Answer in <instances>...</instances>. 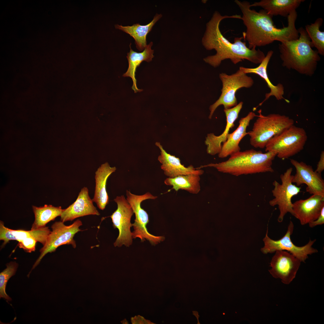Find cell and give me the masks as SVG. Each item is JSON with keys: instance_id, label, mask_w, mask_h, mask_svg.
Returning <instances> with one entry per match:
<instances>
[{"instance_id": "cell-1", "label": "cell", "mask_w": 324, "mask_h": 324, "mask_svg": "<svg viewBox=\"0 0 324 324\" xmlns=\"http://www.w3.org/2000/svg\"><path fill=\"white\" fill-rule=\"evenodd\" d=\"M240 15H222L218 11L213 13L210 20L206 24V30L202 39V43L207 50L214 49L216 53L203 59L206 63L216 68L219 66L222 61L230 59L234 64L246 59L255 64H260L265 56L259 49H251L246 45L242 39L243 37H236L232 43L222 34L220 29L221 21L226 18L240 19Z\"/></svg>"}, {"instance_id": "cell-2", "label": "cell", "mask_w": 324, "mask_h": 324, "mask_svg": "<svg viewBox=\"0 0 324 324\" xmlns=\"http://www.w3.org/2000/svg\"><path fill=\"white\" fill-rule=\"evenodd\" d=\"M234 2L242 14L241 20L246 27L242 37L248 42L249 49L265 46L274 41L281 43L298 38L299 33L295 26L297 16L296 10L287 16V26L278 28L274 24L273 16L264 10L258 12L251 9V4L248 1L235 0Z\"/></svg>"}, {"instance_id": "cell-3", "label": "cell", "mask_w": 324, "mask_h": 324, "mask_svg": "<svg viewBox=\"0 0 324 324\" xmlns=\"http://www.w3.org/2000/svg\"><path fill=\"white\" fill-rule=\"evenodd\" d=\"M298 30L300 34L298 39L279 44L282 65L300 74L311 76L320 58L317 50L312 49L313 46L305 30L302 27Z\"/></svg>"}, {"instance_id": "cell-4", "label": "cell", "mask_w": 324, "mask_h": 324, "mask_svg": "<svg viewBox=\"0 0 324 324\" xmlns=\"http://www.w3.org/2000/svg\"><path fill=\"white\" fill-rule=\"evenodd\" d=\"M272 152L263 153L253 149L237 152L227 160L201 166L197 169L212 167L220 172L236 176L266 172H273L272 161L276 156Z\"/></svg>"}, {"instance_id": "cell-5", "label": "cell", "mask_w": 324, "mask_h": 324, "mask_svg": "<svg viewBox=\"0 0 324 324\" xmlns=\"http://www.w3.org/2000/svg\"><path fill=\"white\" fill-rule=\"evenodd\" d=\"M258 112V118L248 134L250 144L254 148H265L270 139L294 124V120L286 116L274 113L264 116L261 110Z\"/></svg>"}, {"instance_id": "cell-6", "label": "cell", "mask_w": 324, "mask_h": 324, "mask_svg": "<svg viewBox=\"0 0 324 324\" xmlns=\"http://www.w3.org/2000/svg\"><path fill=\"white\" fill-rule=\"evenodd\" d=\"M307 138L304 128L294 124L270 139L266 145L265 151L275 153L280 159H287L303 149Z\"/></svg>"}, {"instance_id": "cell-7", "label": "cell", "mask_w": 324, "mask_h": 324, "mask_svg": "<svg viewBox=\"0 0 324 324\" xmlns=\"http://www.w3.org/2000/svg\"><path fill=\"white\" fill-rule=\"evenodd\" d=\"M219 77L222 83L221 93L218 99L209 107V119L212 118L215 111L219 106L223 105L224 109H229L237 105L236 96L237 91L242 88H250L254 83L253 79L239 69L231 75L221 73Z\"/></svg>"}, {"instance_id": "cell-8", "label": "cell", "mask_w": 324, "mask_h": 324, "mask_svg": "<svg viewBox=\"0 0 324 324\" xmlns=\"http://www.w3.org/2000/svg\"><path fill=\"white\" fill-rule=\"evenodd\" d=\"M64 223L61 221H56L51 226L52 231L48 236L46 244L40 250V255L28 275V277L47 253L54 252L58 247L64 244H71L74 248L76 247L74 237L76 233L81 231L79 227L82 225V222L77 219L68 226L65 225Z\"/></svg>"}, {"instance_id": "cell-9", "label": "cell", "mask_w": 324, "mask_h": 324, "mask_svg": "<svg viewBox=\"0 0 324 324\" xmlns=\"http://www.w3.org/2000/svg\"><path fill=\"white\" fill-rule=\"evenodd\" d=\"M292 168L290 167L280 175L281 184L275 180L273 182L274 188L272 193L274 198L269 201V204L272 206H278L279 214L278 221L279 223L283 221L287 213H290L292 215V199L300 193L301 189L292 184Z\"/></svg>"}, {"instance_id": "cell-10", "label": "cell", "mask_w": 324, "mask_h": 324, "mask_svg": "<svg viewBox=\"0 0 324 324\" xmlns=\"http://www.w3.org/2000/svg\"><path fill=\"white\" fill-rule=\"evenodd\" d=\"M127 200L135 214L134 222L132 224L134 230L132 232L133 238H140L142 242L148 241L152 244L155 245L163 241L165 238L163 236H155L148 231L146 225L149 222L148 215L147 212L141 206V202L148 199L155 200L157 196H153L147 192L142 195H136L126 190Z\"/></svg>"}, {"instance_id": "cell-11", "label": "cell", "mask_w": 324, "mask_h": 324, "mask_svg": "<svg viewBox=\"0 0 324 324\" xmlns=\"http://www.w3.org/2000/svg\"><path fill=\"white\" fill-rule=\"evenodd\" d=\"M294 228L293 222L290 221L288 226L287 231L284 235L280 239L275 240L270 238L268 236V229L267 228L266 233L263 239L264 246L261 249L264 254L272 253L278 250L288 251L298 259L301 262H304L308 258V256L318 252V250L312 247L316 241L315 239H310L305 245L299 247L295 245L291 239Z\"/></svg>"}, {"instance_id": "cell-12", "label": "cell", "mask_w": 324, "mask_h": 324, "mask_svg": "<svg viewBox=\"0 0 324 324\" xmlns=\"http://www.w3.org/2000/svg\"><path fill=\"white\" fill-rule=\"evenodd\" d=\"M117 205L116 210L110 216L113 226L119 231V235L114 245L120 247L123 245L129 247L132 243V232L130 228L131 218L134 212L127 200L123 195L117 196L114 199Z\"/></svg>"}, {"instance_id": "cell-13", "label": "cell", "mask_w": 324, "mask_h": 324, "mask_svg": "<svg viewBox=\"0 0 324 324\" xmlns=\"http://www.w3.org/2000/svg\"><path fill=\"white\" fill-rule=\"evenodd\" d=\"M272 258L269 271L276 278H280L285 284H289L296 277L301 262L290 252L278 250Z\"/></svg>"}, {"instance_id": "cell-14", "label": "cell", "mask_w": 324, "mask_h": 324, "mask_svg": "<svg viewBox=\"0 0 324 324\" xmlns=\"http://www.w3.org/2000/svg\"><path fill=\"white\" fill-rule=\"evenodd\" d=\"M290 162L296 170L295 174L293 175L292 183H296L298 187L305 184L307 185V192L324 197V181L321 174L314 171L311 166L303 162L291 159Z\"/></svg>"}, {"instance_id": "cell-15", "label": "cell", "mask_w": 324, "mask_h": 324, "mask_svg": "<svg viewBox=\"0 0 324 324\" xmlns=\"http://www.w3.org/2000/svg\"><path fill=\"white\" fill-rule=\"evenodd\" d=\"M324 207V197L313 194L307 199L292 203V215L302 225H305L316 220Z\"/></svg>"}, {"instance_id": "cell-16", "label": "cell", "mask_w": 324, "mask_h": 324, "mask_svg": "<svg viewBox=\"0 0 324 324\" xmlns=\"http://www.w3.org/2000/svg\"><path fill=\"white\" fill-rule=\"evenodd\" d=\"M243 104L242 102H240L232 108L224 109L226 119V124L224 131L219 136H216L213 133L208 134L206 137L205 143L208 154L214 155L219 153L222 144L226 141L230 129L234 126V122L238 117Z\"/></svg>"}, {"instance_id": "cell-17", "label": "cell", "mask_w": 324, "mask_h": 324, "mask_svg": "<svg viewBox=\"0 0 324 324\" xmlns=\"http://www.w3.org/2000/svg\"><path fill=\"white\" fill-rule=\"evenodd\" d=\"M90 198L88 190L84 187L81 190L76 200L67 208L64 209L60 216L63 222L72 221L77 218L86 215L100 214Z\"/></svg>"}, {"instance_id": "cell-18", "label": "cell", "mask_w": 324, "mask_h": 324, "mask_svg": "<svg viewBox=\"0 0 324 324\" xmlns=\"http://www.w3.org/2000/svg\"><path fill=\"white\" fill-rule=\"evenodd\" d=\"M155 145L160 150V154L158 157V160L161 164V168L164 171V174L168 178H173L189 174L201 176L203 174V170L196 169L192 165L185 167L181 164L178 158L167 153L160 142H156Z\"/></svg>"}, {"instance_id": "cell-19", "label": "cell", "mask_w": 324, "mask_h": 324, "mask_svg": "<svg viewBox=\"0 0 324 324\" xmlns=\"http://www.w3.org/2000/svg\"><path fill=\"white\" fill-rule=\"evenodd\" d=\"M257 116L254 112H251L240 119L237 128L228 134L226 141L222 144L221 151L218 154L219 158H224L240 151L239 143L242 138L248 135V132H247L246 130L250 121Z\"/></svg>"}, {"instance_id": "cell-20", "label": "cell", "mask_w": 324, "mask_h": 324, "mask_svg": "<svg viewBox=\"0 0 324 324\" xmlns=\"http://www.w3.org/2000/svg\"><path fill=\"white\" fill-rule=\"evenodd\" d=\"M51 232L48 227L46 226L28 231L13 230L5 227L3 221H0V239L3 241L2 245V247L10 241L15 240L19 242L29 237L33 238L44 246L46 244Z\"/></svg>"}, {"instance_id": "cell-21", "label": "cell", "mask_w": 324, "mask_h": 324, "mask_svg": "<svg viewBox=\"0 0 324 324\" xmlns=\"http://www.w3.org/2000/svg\"><path fill=\"white\" fill-rule=\"evenodd\" d=\"M273 53V52L272 50L268 51L264 58L257 67L249 68L240 67L239 68L246 74L252 73L259 75L264 80L268 87L270 89V92L266 94L265 99L259 105V106L261 105L265 101L271 96L275 97L277 100H279L283 99L286 102H289L288 100L284 98V89L282 84L278 83L276 86L274 85L269 80L268 75L267 68Z\"/></svg>"}, {"instance_id": "cell-22", "label": "cell", "mask_w": 324, "mask_h": 324, "mask_svg": "<svg viewBox=\"0 0 324 324\" xmlns=\"http://www.w3.org/2000/svg\"><path fill=\"white\" fill-rule=\"evenodd\" d=\"M116 170V167H111L108 163L102 164L95 172V186L93 202L99 209L104 210L108 204L109 198L106 191V185L108 177Z\"/></svg>"}, {"instance_id": "cell-23", "label": "cell", "mask_w": 324, "mask_h": 324, "mask_svg": "<svg viewBox=\"0 0 324 324\" xmlns=\"http://www.w3.org/2000/svg\"><path fill=\"white\" fill-rule=\"evenodd\" d=\"M153 44V42H151L147 45L144 50L140 52H137L133 51L131 47V44H130V51L127 53V56L128 62V67L127 71L123 74V76L130 77L132 79L133 82L132 88L135 93L142 91V89L138 88L137 86L136 80L135 78L136 68L142 62L145 61L149 62L152 60V58L154 57V50L151 48Z\"/></svg>"}, {"instance_id": "cell-24", "label": "cell", "mask_w": 324, "mask_h": 324, "mask_svg": "<svg viewBox=\"0 0 324 324\" xmlns=\"http://www.w3.org/2000/svg\"><path fill=\"white\" fill-rule=\"evenodd\" d=\"M304 0H262L250 4L251 7H260L268 14L273 16L280 15L287 17L296 10Z\"/></svg>"}, {"instance_id": "cell-25", "label": "cell", "mask_w": 324, "mask_h": 324, "mask_svg": "<svg viewBox=\"0 0 324 324\" xmlns=\"http://www.w3.org/2000/svg\"><path fill=\"white\" fill-rule=\"evenodd\" d=\"M161 14H156L152 21L148 24L140 25L137 23L131 26H123L116 24V28L128 34L135 40V43L137 49L142 51L146 46V37L148 34L151 31L155 24L162 17Z\"/></svg>"}, {"instance_id": "cell-26", "label": "cell", "mask_w": 324, "mask_h": 324, "mask_svg": "<svg viewBox=\"0 0 324 324\" xmlns=\"http://www.w3.org/2000/svg\"><path fill=\"white\" fill-rule=\"evenodd\" d=\"M200 176L189 174L173 178H168L164 180V182L167 185L172 186V188L176 191L181 189L192 194H197L200 190Z\"/></svg>"}, {"instance_id": "cell-27", "label": "cell", "mask_w": 324, "mask_h": 324, "mask_svg": "<svg viewBox=\"0 0 324 324\" xmlns=\"http://www.w3.org/2000/svg\"><path fill=\"white\" fill-rule=\"evenodd\" d=\"M32 208L35 220L31 230L38 229L46 226L48 222L60 216L64 210L61 206L55 207L47 205L40 207L33 206Z\"/></svg>"}, {"instance_id": "cell-28", "label": "cell", "mask_w": 324, "mask_h": 324, "mask_svg": "<svg viewBox=\"0 0 324 324\" xmlns=\"http://www.w3.org/2000/svg\"><path fill=\"white\" fill-rule=\"evenodd\" d=\"M323 19L318 18L313 23L307 25L305 29L310 39L313 47H315L319 54L324 55V32L320 28L323 23Z\"/></svg>"}, {"instance_id": "cell-29", "label": "cell", "mask_w": 324, "mask_h": 324, "mask_svg": "<svg viewBox=\"0 0 324 324\" xmlns=\"http://www.w3.org/2000/svg\"><path fill=\"white\" fill-rule=\"evenodd\" d=\"M18 266L15 262H11L6 264L7 268L0 273V297L8 301L11 298L6 292L7 284L9 279L14 275Z\"/></svg>"}, {"instance_id": "cell-30", "label": "cell", "mask_w": 324, "mask_h": 324, "mask_svg": "<svg viewBox=\"0 0 324 324\" xmlns=\"http://www.w3.org/2000/svg\"><path fill=\"white\" fill-rule=\"evenodd\" d=\"M37 242L33 238L29 237L18 242V246L26 252L31 253L35 251Z\"/></svg>"}, {"instance_id": "cell-31", "label": "cell", "mask_w": 324, "mask_h": 324, "mask_svg": "<svg viewBox=\"0 0 324 324\" xmlns=\"http://www.w3.org/2000/svg\"><path fill=\"white\" fill-rule=\"evenodd\" d=\"M324 224V207L322 208L320 214L315 220L308 224L309 226L311 228L317 226L321 225Z\"/></svg>"}, {"instance_id": "cell-32", "label": "cell", "mask_w": 324, "mask_h": 324, "mask_svg": "<svg viewBox=\"0 0 324 324\" xmlns=\"http://www.w3.org/2000/svg\"><path fill=\"white\" fill-rule=\"evenodd\" d=\"M324 170V152H321L320 158L317 165V168L315 171L321 174Z\"/></svg>"}, {"instance_id": "cell-33", "label": "cell", "mask_w": 324, "mask_h": 324, "mask_svg": "<svg viewBox=\"0 0 324 324\" xmlns=\"http://www.w3.org/2000/svg\"><path fill=\"white\" fill-rule=\"evenodd\" d=\"M132 321L134 323H148V322H147L146 320H145L143 318H142L141 317H136V318H134L132 319Z\"/></svg>"}]
</instances>
